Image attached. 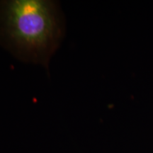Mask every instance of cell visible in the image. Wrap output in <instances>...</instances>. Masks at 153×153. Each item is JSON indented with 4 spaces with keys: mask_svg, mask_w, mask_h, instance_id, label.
<instances>
[{
    "mask_svg": "<svg viewBox=\"0 0 153 153\" xmlns=\"http://www.w3.org/2000/svg\"><path fill=\"white\" fill-rule=\"evenodd\" d=\"M65 21L59 4L49 0L0 1V39L20 60L48 70L62 41Z\"/></svg>",
    "mask_w": 153,
    "mask_h": 153,
    "instance_id": "1",
    "label": "cell"
}]
</instances>
